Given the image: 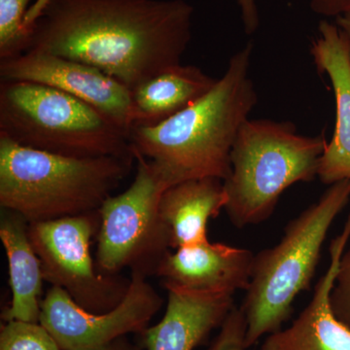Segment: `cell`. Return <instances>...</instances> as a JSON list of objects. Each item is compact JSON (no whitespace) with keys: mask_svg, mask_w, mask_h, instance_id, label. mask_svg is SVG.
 Segmentation results:
<instances>
[{"mask_svg":"<svg viewBox=\"0 0 350 350\" xmlns=\"http://www.w3.org/2000/svg\"><path fill=\"white\" fill-rule=\"evenodd\" d=\"M238 4L241 8L244 31L247 34L254 33L260 25L257 0H238Z\"/></svg>","mask_w":350,"mask_h":350,"instance_id":"cell-23","label":"cell"},{"mask_svg":"<svg viewBox=\"0 0 350 350\" xmlns=\"http://www.w3.org/2000/svg\"><path fill=\"white\" fill-rule=\"evenodd\" d=\"M255 255L245 248L206 241L167 253L155 275L165 286L234 295L246 290Z\"/></svg>","mask_w":350,"mask_h":350,"instance_id":"cell-11","label":"cell"},{"mask_svg":"<svg viewBox=\"0 0 350 350\" xmlns=\"http://www.w3.org/2000/svg\"><path fill=\"white\" fill-rule=\"evenodd\" d=\"M227 204L224 183L215 177L189 179L163 192L160 213L169 228L172 250L208 241L207 226Z\"/></svg>","mask_w":350,"mask_h":350,"instance_id":"cell-16","label":"cell"},{"mask_svg":"<svg viewBox=\"0 0 350 350\" xmlns=\"http://www.w3.org/2000/svg\"><path fill=\"white\" fill-rule=\"evenodd\" d=\"M0 239L8 260L10 306L2 312L3 321L39 323L44 280L40 260L29 236V223L20 214L1 208Z\"/></svg>","mask_w":350,"mask_h":350,"instance_id":"cell-15","label":"cell"},{"mask_svg":"<svg viewBox=\"0 0 350 350\" xmlns=\"http://www.w3.org/2000/svg\"><path fill=\"white\" fill-rule=\"evenodd\" d=\"M165 288L167 305L162 320L142 335L146 350H194L234 308L232 294Z\"/></svg>","mask_w":350,"mask_h":350,"instance_id":"cell-14","label":"cell"},{"mask_svg":"<svg viewBox=\"0 0 350 350\" xmlns=\"http://www.w3.org/2000/svg\"><path fill=\"white\" fill-rule=\"evenodd\" d=\"M350 200V180L330 185L284 229L280 243L255 255L241 308L246 320V347L282 329L295 299L310 289L322 246L334 221Z\"/></svg>","mask_w":350,"mask_h":350,"instance_id":"cell-4","label":"cell"},{"mask_svg":"<svg viewBox=\"0 0 350 350\" xmlns=\"http://www.w3.org/2000/svg\"><path fill=\"white\" fill-rule=\"evenodd\" d=\"M327 144L324 133L299 135L291 122L248 119L232 146L231 174L223 181L232 224L243 229L268 220L285 190L317 177Z\"/></svg>","mask_w":350,"mask_h":350,"instance_id":"cell-5","label":"cell"},{"mask_svg":"<svg viewBox=\"0 0 350 350\" xmlns=\"http://www.w3.org/2000/svg\"><path fill=\"white\" fill-rule=\"evenodd\" d=\"M246 320L241 308H232L208 350H246Z\"/></svg>","mask_w":350,"mask_h":350,"instance_id":"cell-21","label":"cell"},{"mask_svg":"<svg viewBox=\"0 0 350 350\" xmlns=\"http://www.w3.org/2000/svg\"><path fill=\"white\" fill-rule=\"evenodd\" d=\"M137 174L130 187L110 196L98 211L100 227L96 262L103 275H155L172 250V236L160 213L163 192L174 179L152 161L135 155Z\"/></svg>","mask_w":350,"mask_h":350,"instance_id":"cell-7","label":"cell"},{"mask_svg":"<svg viewBox=\"0 0 350 350\" xmlns=\"http://www.w3.org/2000/svg\"><path fill=\"white\" fill-rule=\"evenodd\" d=\"M336 24L342 29V31L345 33V38L347 39L350 57V13L345 14V15L338 16V18H336Z\"/></svg>","mask_w":350,"mask_h":350,"instance_id":"cell-25","label":"cell"},{"mask_svg":"<svg viewBox=\"0 0 350 350\" xmlns=\"http://www.w3.org/2000/svg\"><path fill=\"white\" fill-rule=\"evenodd\" d=\"M217 79L194 66L165 69L131 90L133 128L167 121L199 100Z\"/></svg>","mask_w":350,"mask_h":350,"instance_id":"cell-17","label":"cell"},{"mask_svg":"<svg viewBox=\"0 0 350 350\" xmlns=\"http://www.w3.org/2000/svg\"><path fill=\"white\" fill-rule=\"evenodd\" d=\"M142 273H131L125 298L107 312H92L59 287L41 301L39 323L61 350H105L129 334L142 336L163 306V299Z\"/></svg>","mask_w":350,"mask_h":350,"instance_id":"cell-9","label":"cell"},{"mask_svg":"<svg viewBox=\"0 0 350 350\" xmlns=\"http://www.w3.org/2000/svg\"><path fill=\"white\" fill-rule=\"evenodd\" d=\"M253 44L232 55L224 75L192 105L163 123L135 126L130 142L135 155L162 167L175 183L232 172V146L257 105L250 70Z\"/></svg>","mask_w":350,"mask_h":350,"instance_id":"cell-2","label":"cell"},{"mask_svg":"<svg viewBox=\"0 0 350 350\" xmlns=\"http://www.w3.org/2000/svg\"><path fill=\"white\" fill-rule=\"evenodd\" d=\"M350 239V213L342 232L331 241L330 264L312 301L286 329L269 334L259 350H350V328L336 317L330 296L340 257Z\"/></svg>","mask_w":350,"mask_h":350,"instance_id":"cell-13","label":"cell"},{"mask_svg":"<svg viewBox=\"0 0 350 350\" xmlns=\"http://www.w3.org/2000/svg\"><path fill=\"white\" fill-rule=\"evenodd\" d=\"M0 350H61L40 323L11 320L0 330Z\"/></svg>","mask_w":350,"mask_h":350,"instance_id":"cell-19","label":"cell"},{"mask_svg":"<svg viewBox=\"0 0 350 350\" xmlns=\"http://www.w3.org/2000/svg\"><path fill=\"white\" fill-rule=\"evenodd\" d=\"M310 54L319 72L328 76L336 103L333 137L320 157L317 177L333 185L350 180V57L347 39L336 23L322 21Z\"/></svg>","mask_w":350,"mask_h":350,"instance_id":"cell-12","label":"cell"},{"mask_svg":"<svg viewBox=\"0 0 350 350\" xmlns=\"http://www.w3.org/2000/svg\"><path fill=\"white\" fill-rule=\"evenodd\" d=\"M194 12L185 0H36L27 51L94 66L131 91L181 64Z\"/></svg>","mask_w":350,"mask_h":350,"instance_id":"cell-1","label":"cell"},{"mask_svg":"<svg viewBox=\"0 0 350 350\" xmlns=\"http://www.w3.org/2000/svg\"><path fill=\"white\" fill-rule=\"evenodd\" d=\"M142 349H144L142 345L133 344L128 338L125 337L119 338L105 350H142Z\"/></svg>","mask_w":350,"mask_h":350,"instance_id":"cell-24","label":"cell"},{"mask_svg":"<svg viewBox=\"0 0 350 350\" xmlns=\"http://www.w3.org/2000/svg\"><path fill=\"white\" fill-rule=\"evenodd\" d=\"M330 301L336 317L350 328V244L340 257Z\"/></svg>","mask_w":350,"mask_h":350,"instance_id":"cell-20","label":"cell"},{"mask_svg":"<svg viewBox=\"0 0 350 350\" xmlns=\"http://www.w3.org/2000/svg\"><path fill=\"white\" fill-rule=\"evenodd\" d=\"M98 213L29 223V236L40 260L43 278L89 312H109L125 298L131 280L103 275L91 255Z\"/></svg>","mask_w":350,"mask_h":350,"instance_id":"cell-8","label":"cell"},{"mask_svg":"<svg viewBox=\"0 0 350 350\" xmlns=\"http://www.w3.org/2000/svg\"><path fill=\"white\" fill-rule=\"evenodd\" d=\"M135 161L59 155L0 135V206L29 224L98 213Z\"/></svg>","mask_w":350,"mask_h":350,"instance_id":"cell-3","label":"cell"},{"mask_svg":"<svg viewBox=\"0 0 350 350\" xmlns=\"http://www.w3.org/2000/svg\"><path fill=\"white\" fill-rule=\"evenodd\" d=\"M0 135L59 155L135 159L125 131L84 101L39 83L1 80Z\"/></svg>","mask_w":350,"mask_h":350,"instance_id":"cell-6","label":"cell"},{"mask_svg":"<svg viewBox=\"0 0 350 350\" xmlns=\"http://www.w3.org/2000/svg\"><path fill=\"white\" fill-rule=\"evenodd\" d=\"M0 78L39 83L84 101L125 131L133 129L131 92L100 69L38 51L0 61Z\"/></svg>","mask_w":350,"mask_h":350,"instance_id":"cell-10","label":"cell"},{"mask_svg":"<svg viewBox=\"0 0 350 350\" xmlns=\"http://www.w3.org/2000/svg\"><path fill=\"white\" fill-rule=\"evenodd\" d=\"M31 0H0V61L24 54L29 41L25 21Z\"/></svg>","mask_w":350,"mask_h":350,"instance_id":"cell-18","label":"cell"},{"mask_svg":"<svg viewBox=\"0 0 350 350\" xmlns=\"http://www.w3.org/2000/svg\"><path fill=\"white\" fill-rule=\"evenodd\" d=\"M310 9L317 15L335 17L350 13V0H310Z\"/></svg>","mask_w":350,"mask_h":350,"instance_id":"cell-22","label":"cell"}]
</instances>
